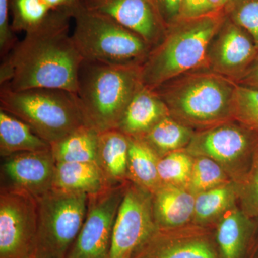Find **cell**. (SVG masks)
I'll use <instances>...</instances> for the list:
<instances>
[{"instance_id": "6da1fadb", "label": "cell", "mask_w": 258, "mask_h": 258, "mask_svg": "<svg viewBox=\"0 0 258 258\" xmlns=\"http://www.w3.org/2000/svg\"><path fill=\"white\" fill-rule=\"evenodd\" d=\"M71 10H55L38 28L25 33L4 57L0 84L13 91L53 88L76 93L83 61L69 33Z\"/></svg>"}, {"instance_id": "7a4b0ae2", "label": "cell", "mask_w": 258, "mask_h": 258, "mask_svg": "<svg viewBox=\"0 0 258 258\" xmlns=\"http://www.w3.org/2000/svg\"><path fill=\"white\" fill-rule=\"evenodd\" d=\"M237 85L204 68L153 90L165 103L169 115L197 132L234 120Z\"/></svg>"}, {"instance_id": "3957f363", "label": "cell", "mask_w": 258, "mask_h": 258, "mask_svg": "<svg viewBox=\"0 0 258 258\" xmlns=\"http://www.w3.org/2000/svg\"><path fill=\"white\" fill-rule=\"evenodd\" d=\"M225 18V13L181 19L167 27L141 67V81L154 89L195 70L207 68V54L212 37Z\"/></svg>"}, {"instance_id": "277c9868", "label": "cell", "mask_w": 258, "mask_h": 258, "mask_svg": "<svg viewBox=\"0 0 258 258\" xmlns=\"http://www.w3.org/2000/svg\"><path fill=\"white\" fill-rule=\"evenodd\" d=\"M142 84L141 67H119L83 60L76 95L86 124L99 133L118 128Z\"/></svg>"}, {"instance_id": "5b68a950", "label": "cell", "mask_w": 258, "mask_h": 258, "mask_svg": "<svg viewBox=\"0 0 258 258\" xmlns=\"http://www.w3.org/2000/svg\"><path fill=\"white\" fill-rule=\"evenodd\" d=\"M73 40L83 60L119 67H142L153 47L114 20L85 8L72 10Z\"/></svg>"}, {"instance_id": "8992f818", "label": "cell", "mask_w": 258, "mask_h": 258, "mask_svg": "<svg viewBox=\"0 0 258 258\" xmlns=\"http://www.w3.org/2000/svg\"><path fill=\"white\" fill-rule=\"evenodd\" d=\"M0 110L30 125L50 145L86 125L76 93L53 88L0 89Z\"/></svg>"}, {"instance_id": "52a82bcc", "label": "cell", "mask_w": 258, "mask_h": 258, "mask_svg": "<svg viewBox=\"0 0 258 258\" xmlns=\"http://www.w3.org/2000/svg\"><path fill=\"white\" fill-rule=\"evenodd\" d=\"M36 200L35 258H67L84 222L88 195L53 188Z\"/></svg>"}, {"instance_id": "ba28073f", "label": "cell", "mask_w": 258, "mask_h": 258, "mask_svg": "<svg viewBox=\"0 0 258 258\" xmlns=\"http://www.w3.org/2000/svg\"><path fill=\"white\" fill-rule=\"evenodd\" d=\"M257 147V132L231 120L197 131L184 150L192 157L213 159L238 183L248 171Z\"/></svg>"}, {"instance_id": "9c48e42d", "label": "cell", "mask_w": 258, "mask_h": 258, "mask_svg": "<svg viewBox=\"0 0 258 258\" xmlns=\"http://www.w3.org/2000/svg\"><path fill=\"white\" fill-rule=\"evenodd\" d=\"M38 228L36 198L13 186L0 193V258H35Z\"/></svg>"}, {"instance_id": "30bf717a", "label": "cell", "mask_w": 258, "mask_h": 258, "mask_svg": "<svg viewBox=\"0 0 258 258\" xmlns=\"http://www.w3.org/2000/svg\"><path fill=\"white\" fill-rule=\"evenodd\" d=\"M127 182L88 195L84 222L67 258H110L115 217Z\"/></svg>"}, {"instance_id": "8fae6325", "label": "cell", "mask_w": 258, "mask_h": 258, "mask_svg": "<svg viewBox=\"0 0 258 258\" xmlns=\"http://www.w3.org/2000/svg\"><path fill=\"white\" fill-rule=\"evenodd\" d=\"M157 229L152 194L128 181L115 217L110 258H134Z\"/></svg>"}, {"instance_id": "7c38bea8", "label": "cell", "mask_w": 258, "mask_h": 258, "mask_svg": "<svg viewBox=\"0 0 258 258\" xmlns=\"http://www.w3.org/2000/svg\"><path fill=\"white\" fill-rule=\"evenodd\" d=\"M134 258H221L213 229L190 224L158 228Z\"/></svg>"}, {"instance_id": "4fadbf2b", "label": "cell", "mask_w": 258, "mask_h": 258, "mask_svg": "<svg viewBox=\"0 0 258 258\" xmlns=\"http://www.w3.org/2000/svg\"><path fill=\"white\" fill-rule=\"evenodd\" d=\"M257 54L252 37L225 15L209 45L207 69L237 83Z\"/></svg>"}, {"instance_id": "5bb4252c", "label": "cell", "mask_w": 258, "mask_h": 258, "mask_svg": "<svg viewBox=\"0 0 258 258\" xmlns=\"http://www.w3.org/2000/svg\"><path fill=\"white\" fill-rule=\"evenodd\" d=\"M91 10L109 17L138 34L152 47L165 35L166 26L154 0H80Z\"/></svg>"}, {"instance_id": "9a60e30c", "label": "cell", "mask_w": 258, "mask_h": 258, "mask_svg": "<svg viewBox=\"0 0 258 258\" xmlns=\"http://www.w3.org/2000/svg\"><path fill=\"white\" fill-rule=\"evenodd\" d=\"M5 160L3 169L10 186L25 190L36 199L53 189L56 161L51 149L19 153Z\"/></svg>"}, {"instance_id": "2e32d148", "label": "cell", "mask_w": 258, "mask_h": 258, "mask_svg": "<svg viewBox=\"0 0 258 258\" xmlns=\"http://www.w3.org/2000/svg\"><path fill=\"white\" fill-rule=\"evenodd\" d=\"M212 229L220 257H250L258 234V220L246 215L238 205L226 212Z\"/></svg>"}, {"instance_id": "e0dca14e", "label": "cell", "mask_w": 258, "mask_h": 258, "mask_svg": "<svg viewBox=\"0 0 258 258\" xmlns=\"http://www.w3.org/2000/svg\"><path fill=\"white\" fill-rule=\"evenodd\" d=\"M167 115L169 111L160 97L154 90L142 84L128 103L116 129L127 137L139 138Z\"/></svg>"}, {"instance_id": "ac0fdd59", "label": "cell", "mask_w": 258, "mask_h": 258, "mask_svg": "<svg viewBox=\"0 0 258 258\" xmlns=\"http://www.w3.org/2000/svg\"><path fill=\"white\" fill-rule=\"evenodd\" d=\"M195 195L185 186L162 184L152 194L154 220L159 229L192 224Z\"/></svg>"}, {"instance_id": "d6986e66", "label": "cell", "mask_w": 258, "mask_h": 258, "mask_svg": "<svg viewBox=\"0 0 258 258\" xmlns=\"http://www.w3.org/2000/svg\"><path fill=\"white\" fill-rule=\"evenodd\" d=\"M130 138L117 129L99 134L96 164L110 186L128 181Z\"/></svg>"}, {"instance_id": "ffe728a7", "label": "cell", "mask_w": 258, "mask_h": 258, "mask_svg": "<svg viewBox=\"0 0 258 258\" xmlns=\"http://www.w3.org/2000/svg\"><path fill=\"white\" fill-rule=\"evenodd\" d=\"M110 185L96 163L56 162L53 188L88 195Z\"/></svg>"}, {"instance_id": "44dd1931", "label": "cell", "mask_w": 258, "mask_h": 258, "mask_svg": "<svg viewBox=\"0 0 258 258\" xmlns=\"http://www.w3.org/2000/svg\"><path fill=\"white\" fill-rule=\"evenodd\" d=\"M50 145L23 120L0 110V154L6 158L23 152H41Z\"/></svg>"}, {"instance_id": "7402d4cb", "label": "cell", "mask_w": 258, "mask_h": 258, "mask_svg": "<svg viewBox=\"0 0 258 258\" xmlns=\"http://www.w3.org/2000/svg\"><path fill=\"white\" fill-rule=\"evenodd\" d=\"M237 204V186L234 181L195 195L192 224L211 227Z\"/></svg>"}, {"instance_id": "603a6c76", "label": "cell", "mask_w": 258, "mask_h": 258, "mask_svg": "<svg viewBox=\"0 0 258 258\" xmlns=\"http://www.w3.org/2000/svg\"><path fill=\"white\" fill-rule=\"evenodd\" d=\"M129 138L127 179L153 194L162 185L158 171L159 157L142 139Z\"/></svg>"}, {"instance_id": "cb8c5ba5", "label": "cell", "mask_w": 258, "mask_h": 258, "mask_svg": "<svg viewBox=\"0 0 258 258\" xmlns=\"http://www.w3.org/2000/svg\"><path fill=\"white\" fill-rule=\"evenodd\" d=\"M195 132L196 131L191 127L167 115L139 139L161 158L175 151L184 150L189 145Z\"/></svg>"}, {"instance_id": "d4e9b609", "label": "cell", "mask_w": 258, "mask_h": 258, "mask_svg": "<svg viewBox=\"0 0 258 258\" xmlns=\"http://www.w3.org/2000/svg\"><path fill=\"white\" fill-rule=\"evenodd\" d=\"M99 132L84 125L50 145L56 162L96 163Z\"/></svg>"}, {"instance_id": "484cf974", "label": "cell", "mask_w": 258, "mask_h": 258, "mask_svg": "<svg viewBox=\"0 0 258 258\" xmlns=\"http://www.w3.org/2000/svg\"><path fill=\"white\" fill-rule=\"evenodd\" d=\"M232 181L221 166L203 156L193 157L192 168L186 188L191 192H203Z\"/></svg>"}, {"instance_id": "4316f807", "label": "cell", "mask_w": 258, "mask_h": 258, "mask_svg": "<svg viewBox=\"0 0 258 258\" xmlns=\"http://www.w3.org/2000/svg\"><path fill=\"white\" fill-rule=\"evenodd\" d=\"M13 31L31 32L41 26L51 10L43 0H9Z\"/></svg>"}, {"instance_id": "83f0119b", "label": "cell", "mask_w": 258, "mask_h": 258, "mask_svg": "<svg viewBox=\"0 0 258 258\" xmlns=\"http://www.w3.org/2000/svg\"><path fill=\"white\" fill-rule=\"evenodd\" d=\"M192 164V156L184 149L169 153L159 158L158 171L161 184L186 187Z\"/></svg>"}, {"instance_id": "f1b7e54d", "label": "cell", "mask_w": 258, "mask_h": 258, "mask_svg": "<svg viewBox=\"0 0 258 258\" xmlns=\"http://www.w3.org/2000/svg\"><path fill=\"white\" fill-rule=\"evenodd\" d=\"M233 118L234 120L258 133V88L237 85L234 99Z\"/></svg>"}, {"instance_id": "f546056e", "label": "cell", "mask_w": 258, "mask_h": 258, "mask_svg": "<svg viewBox=\"0 0 258 258\" xmlns=\"http://www.w3.org/2000/svg\"><path fill=\"white\" fill-rule=\"evenodd\" d=\"M235 184L238 206L246 215L258 220V147L247 174Z\"/></svg>"}, {"instance_id": "4dcf8cb0", "label": "cell", "mask_w": 258, "mask_h": 258, "mask_svg": "<svg viewBox=\"0 0 258 258\" xmlns=\"http://www.w3.org/2000/svg\"><path fill=\"white\" fill-rule=\"evenodd\" d=\"M224 13L252 37L258 49V0H232Z\"/></svg>"}, {"instance_id": "1f68e13d", "label": "cell", "mask_w": 258, "mask_h": 258, "mask_svg": "<svg viewBox=\"0 0 258 258\" xmlns=\"http://www.w3.org/2000/svg\"><path fill=\"white\" fill-rule=\"evenodd\" d=\"M9 14V0H0V52L3 58L18 42L12 30Z\"/></svg>"}, {"instance_id": "d6a6232c", "label": "cell", "mask_w": 258, "mask_h": 258, "mask_svg": "<svg viewBox=\"0 0 258 258\" xmlns=\"http://www.w3.org/2000/svg\"><path fill=\"white\" fill-rule=\"evenodd\" d=\"M166 27L179 20L184 0H154Z\"/></svg>"}, {"instance_id": "836d02e7", "label": "cell", "mask_w": 258, "mask_h": 258, "mask_svg": "<svg viewBox=\"0 0 258 258\" xmlns=\"http://www.w3.org/2000/svg\"><path fill=\"white\" fill-rule=\"evenodd\" d=\"M210 13L208 0H184L179 20L200 18Z\"/></svg>"}, {"instance_id": "e575fe53", "label": "cell", "mask_w": 258, "mask_h": 258, "mask_svg": "<svg viewBox=\"0 0 258 258\" xmlns=\"http://www.w3.org/2000/svg\"><path fill=\"white\" fill-rule=\"evenodd\" d=\"M237 84L258 88V54Z\"/></svg>"}, {"instance_id": "d590c367", "label": "cell", "mask_w": 258, "mask_h": 258, "mask_svg": "<svg viewBox=\"0 0 258 258\" xmlns=\"http://www.w3.org/2000/svg\"><path fill=\"white\" fill-rule=\"evenodd\" d=\"M44 3L52 11L55 10H71L80 3V0H43Z\"/></svg>"}, {"instance_id": "8d00e7d4", "label": "cell", "mask_w": 258, "mask_h": 258, "mask_svg": "<svg viewBox=\"0 0 258 258\" xmlns=\"http://www.w3.org/2000/svg\"><path fill=\"white\" fill-rule=\"evenodd\" d=\"M232 0H208L211 13H224V10Z\"/></svg>"}, {"instance_id": "74e56055", "label": "cell", "mask_w": 258, "mask_h": 258, "mask_svg": "<svg viewBox=\"0 0 258 258\" xmlns=\"http://www.w3.org/2000/svg\"><path fill=\"white\" fill-rule=\"evenodd\" d=\"M249 258H258V234Z\"/></svg>"}]
</instances>
